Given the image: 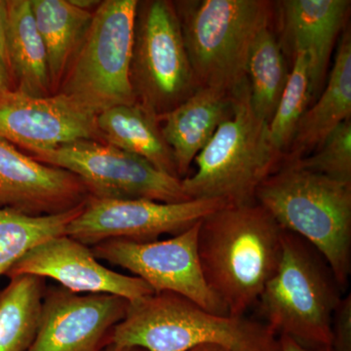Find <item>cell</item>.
<instances>
[{
  "label": "cell",
  "instance_id": "obj_18",
  "mask_svg": "<svg viewBox=\"0 0 351 351\" xmlns=\"http://www.w3.org/2000/svg\"><path fill=\"white\" fill-rule=\"evenodd\" d=\"M350 117L351 38L350 31H346L339 41L326 85L317 101L307 108L300 120L283 161H297L313 154Z\"/></svg>",
  "mask_w": 351,
  "mask_h": 351
},
{
  "label": "cell",
  "instance_id": "obj_9",
  "mask_svg": "<svg viewBox=\"0 0 351 351\" xmlns=\"http://www.w3.org/2000/svg\"><path fill=\"white\" fill-rule=\"evenodd\" d=\"M29 152L39 162L80 178L92 197L144 198L163 203L191 200L184 193L181 179L157 170L142 157L106 143L78 140L55 149Z\"/></svg>",
  "mask_w": 351,
  "mask_h": 351
},
{
  "label": "cell",
  "instance_id": "obj_24",
  "mask_svg": "<svg viewBox=\"0 0 351 351\" xmlns=\"http://www.w3.org/2000/svg\"><path fill=\"white\" fill-rule=\"evenodd\" d=\"M84 204L45 216L0 209V276H5L14 263L34 247L66 234L69 223L82 212Z\"/></svg>",
  "mask_w": 351,
  "mask_h": 351
},
{
  "label": "cell",
  "instance_id": "obj_32",
  "mask_svg": "<svg viewBox=\"0 0 351 351\" xmlns=\"http://www.w3.org/2000/svg\"><path fill=\"white\" fill-rule=\"evenodd\" d=\"M189 351H232L228 350V348H223V346L217 345H202L196 346L193 350Z\"/></svg>",
  "mask_w": 351,
  "mask_h": 351
},
{
  "label": "cell",
  "instance_id": "obj_17",
  "mask_svg": "<svg viewBox=\"0 0 351 351\" xmlns=\"http://www.w3.org/2000/svg\"><path fill=\"white\" fill-rule=\"evenodd\" d=\"M232 112L233 94L198 87L181 105L159 115L161 131L172 149L180 179L186 177L195 157Z\"/></svg>",
  "mask_w": 351,
  "mask_h": 351
},
{
  "label": "cell",
  "instance_id": "obj_8",
  "mask_svg": "<svg viewBox=\"0 0 351 351\" xmlns=\"http://www.w3.org/2000/svg\"><path fill=\"white\" fill-rule=\"evenodd\" d=\"M130 80L136 101L158 117L197 89L174 1H138Z\"/></svg>",
  "mask_w": 351,
  "mask_h": 351
},
{
  "label": "cell",
  "instance_id": "obj_26",
  "mask_svg": "<svg viewBox=\"0 0 351 351\" xmlns=\"http://www.w3.org/2000/svg\"><path fill=\"white\" fill-rule=\"evenodd\" d=\"M293 162L335 181L351 184V120L339 124L313 154Z\"/></svg>",
  "mask_w": 351,
  "mask_h": 351
},
{
  "label": "cell",
  "instance_id": "obj_13",
  "mask_svg": "<svg viewBox=\"0 0 351 351\" xmlns=\"http://www.w3.org/2000/svg\"><path fill=\"white\" fill-rule=\"evenodd\" d=\"M36 276L57 281L76 294L119 295L132 302L154 294L142 279L105 267L91 248L68 235L38 245L14 263L5 276Z\"/></svg>",
  "mask_w": 351,
  "mask_h": 351
},
{
  "label": "cell",
  "instance_id": "obj_31",
  "mask_svg": "<svg viewBox=\"0 0 351 351\" xmlns=\"http://www.w3.org/2000/svg\"><path fill=\"white\" fill-rule=\"evenodd\" d=\"M71 4L82 9V10L89 11V12H94L97 7L100 5L101 1L98 0H69Z\"/></svg>",
  "mask_w": 351,
  "mask_h": 351
},
{
  "label": "cell",
  "instance_id": "obj_25",
  "mask_svg": "<svg viewBox=\"0 0 351 351\" xmlns=\"http://www.w3.org/2000/svg\"><path fill=\"white\" fill-rule=\"evenodd\" d=\"M293 60V69L289 73L287 83L269 122L270 140L283 156L290 147L300 120L313 101L306 55L297 52Z\"/></svg>",
  "mask_w": 351,
  "mask_h": 351
},
{
  "label": "cell",
  "instance_id": "obj_4",
  "mask_svg": "<svg viewBox=\"0 0 351 351\" xmlns=\"http://www.w3.org/2000/svg\"><path fill=\"white\" fill-rule=\"evenodd\" d=\"M283 154L269 137V122L252 108L248 80L233 93V112L195 157L197 169L182 179L189 199L228 205L256 203L261 184L279 167Z\"/></svg>",
  "mask_w": 351,
  "mask_h": 351
},
{
  "label": "cell",
  "instance_id": "obj_22",
  "mask_svg": "<svg viewBox=\"0 0 351 351\" xmlns=\"http://www.w3.org/2000/svg\"><path fill=\"white\" fill-rule=\"evenodd\" d=\"M46 279L19 276L0 292V351H27L36 339Z\"/></svg>",
  "mask_w": 351,
  "mask_h": 351
},
{
  "label": "cell",
  "instance_id": "obj_5",
  "mask_svg": "<svg viewBox=\"0 0 351 351\" xmlns=\"http://www.w3.org/2000/svg\"><path fill=\"white\" fill-rule=\"evenodd\" d=\"M198 87L233 94L247 80L252 47L271 24L274 4L265 0L174 1Z\"/></svg>",
  "mask_w": 351,
  "mask_h": 351
},
{
  "label": "cell",
  "instance_id": "obj_28",
  "mask_svg": "<svg viewBox=\"0 0 351 351\" xmlns=\"http://www.w3.org/2000/svg\"><path fill=\"white\" fill-rule=\"evenodd\" d=\"M7 36H8V3L7 0H0V64L9 73Z\"/></svg>",
  "mask_w": 351,
  "mask_h": 351
},
{
  "label": "cell",
  "instance_id": "obj_7",
  "mask_svg": "<svg viewBox=\"0 0 351 351\" xmlns=\"http://www.w3.org/2000/svg\"><path fill=\"white\" fill-rule=\"evenodd\" d=\"M138 0H105L71 59L56 94L98 115L136 101L130 80Z\"/></svg>",
  "mask_w": 351,
  "mask_h": 351
},
{
  "label": "cell",
  "instance_id": "obj_27",
  "mask_svg": "<svg viewBox=\"0 0 351 351\" xmlns=\"http://www.w3.org/2000/svg\"><path fill=\"white\" fill-rule=\"evenodd\" d=\"M332 351H351V295L341 298L332 318Z\"/></svg>",
  "mask_w": 351,
  "mask_h": 351
},
{
  "label": "cell",
  "instance_id": "obj_23",
  "mask_svg": "<svg viewBox=\"0 0 351 351\" xmlns=\"http://www.w3.org/2000/svg\"><path fill=\"white\" fill-rule=\"evenodd\" d=\"M289 77L287 64L271 24L260 32L252 47L247 80L254 112L269 122Z\"/></svg>",
  "mask_w": 351,
  "mask_h": 351
},
{
  "label": "cell",
  "instance_id": "obj_2",
  "mask_svg": "<svg viewBox=\"0 0 351 351\" xmlns=\"http://www.w3.org/2000/svg\"><path fill=\"white\" fill-rule=\"evenodd\" d=\"M110 343L145 351H189L202 345L232 351H280L278 337L265 323L212 313L171 292L129 302Z\"/></svg>",
  "mask_w": 351,
  "mask_h": 351
},
{
  "label": "cell",
  "instance_id": "obj_30",
  "mask_svg": "<svg viewBox=\"0 0 351 351\" xmlns=\"http://www.w3.org/2000/svg\"><path fill=\"white\" fill-rule=\"evenodd\" d=\"M13 90L12 82L10 75L7 73L5 69L0 64V95Z\"/></svg>",
  "mask_w": 351,
  "mask_h": 351
},
{
  "label": "cell",
  "instance_id": "obj_29",
  "mask_svg": "<svg viewBox=\"0 0 351 351\" xmlns=\"http://www.w3.org/2000/svg\"><path fill=\"white\" fill-rule=\"evenodd\" d=\"M278 341L280 351H332L331 348H308L287 336H279Z\"/></svg>",
  "mask_w": 351,
  "mask_h": 351
},
{
  "label": "cell",
  "instance_id": "obj_20",
  "mask_svg": "<svg viewBox=\"0 0 351 351\" xmlns=\"http://www.w3.org/2000/svg\"><path fill=\"white\" fill-rule=\"evenodd\" d=\"M7 51L13 90L32 97L50 96L47 54L32 14L31 0H7Z\"/></svg>",
  "mask_w": 351,
  "mask_h": 351
},
{
  "label": "cell",
  "instance_id": "obj_11",
  "mask_svg": "<svg viewBox=\"0 0 351 351\" xmlns=\"http://www.w3.org/2000/svg\"><path fill=\"white\" fill-rule=\"evenodd\" d=\"M228 205L219 199L163 203L144 198L103 199L89 196L82 212L69 223L66 235L88 247L112 239L154 241L164 234L184 232Z\"/></svg>",
  "mask_w": 351,
  "mask_h": 351
},
{
  "label": "cell",
  "instance_id": "obj_15",
  "mask_svg": "<svg viewBox=\"0 0 351 351\" xmlns=\"http://www.w3.org/2000/svg\"><path fill=\"white\" fill-rule=\"evenodd\" d=\"M88 197L73 173L39 162L0 138V209L45 216L80 206Z\"/></svg>",
  "mask_w": 351,
  "mask_h": 351
},
{
  "label": "cell",
  "instance_id": "obj_19",
  "mask_svg": "<svg viewBox=\"0 0 351 351\" xmlns=\"http://www.w3.org/2000/svg\"><path fill=\"white\" fill-rule=\"evenodd\" d=\"M96 125L101 142L142 157L157 170L179 178L158 115L142 104L135 101L104 110L97 115Z\"/></svg>",
  "mask_w": 351,
  "mask_h": 351
},
{
  "label": "cell",
  "instance_id": "obj_33",
  "mask_svg": "<svg viewBox=\"0 0 351 351\" xmlns=\"http://www.w3.org/2000/svg\"><path fill=\"white\" fill-rule=\"evenodd\" d=\"M103 351H145L143 348H130V346H119L112 345H108L104 348Z\"/></svg>",
  "mask_w": 351,
  "mask_h": 351
},
{
  "label": "cell",
  "instance_id": "obj_14",
  "mask_svg": "<svg viewBox=\"0 0 351 351\" xmlns=\"http://www.w3.org/2000/svg\"><path fill=\"white\" fill-rule=\"evenodd\" d=\"M0 138L27 152L78 140L101 142L96 115L68 97H32L16 90L0 95Z\"/></svg>",
  "mask_w": 351,
  "mask_h": 351
},
{
  "label": "cell",
  "instance_id": "obj_16",
  "mask_svg": "<svg viewBox=\"0 0 351 351\" xmlns=\"http://www.w3.org/2000/svg\"><path fill=\"white\" fill-rule=\"evenodd\" d=\"M350 0H283L278 12L282 50L306 55L311 97L317 99L326 83L328 69L339 32L350 14Z\"/></svg>",
  "mask_w": 351,
  "mask_h": 351
},
{
  "label": "cell",
  "instance_id": "obj_1",
  "mask_svg": "<svg viewBox=\"0 0 351 351\" xmlns=\"http://www.w3.org/2000/svg\"><path fill=\"white\" fill-rule=\"evenodd\" d=\"M283 232L257 202L228 205L201 219V269L228 315L245 316L257 304L280 263Z\"/></svg>",
  "mask_w": 351,
  "mask_h": 351
},
{
  "label": "cell",
  "instance_id": "obj_6",
  "mask_svg": "<svg viewBox=\"0 0 351 351\" xmlns=\"http://www.w3.org/2000/svg\"><path fill=\"white\" fill-rule=\"evenodd\" d=\"M343 289L314 247L284 230L282 257L258 304L265 324L308 348H331L332 318Z\"/></svg>",
  "mask_w": 351,
  "mask_h": 351
},
{
  "label": "cell",
  "instance_id": "obj_21",
  "mask_svg": "<svg viewBox=\"0 0 351 351\" xmlns=\"http://www.w3.org/2000/svg\"><path fill=\"white\" fill-rule=\"evenodd\" d=\"M32 14L45 46L51 93L56 94L76 50L91 24L93 12L69 0H31Z\"/></svg>",
  "mask_w": 351,
  "mask_h": 351
},
{
  "label": "cell",
  "instance_id": "obj_10",
  "mask_svg": "<svg viewBox=\"0 0 351 351\" xmlns=\"http://www.w3.org/2000/svg\"><path fill=\"white\" fill-rule=\"evenodd\" d=\"M200 221L170 239H112L91 249L98 260L129 270L154 293H175L210 313L228 315L223 302L210 290L201 269L197 250Z\"/></svg>",
  "mask_w": 351,
  "mask_h": 351
},
{
  "label": "cell",
  "instance_id": "obj_3",
  "mask_svg": "<svg viewBox=\"0 0 351 351\" xmlns=\"http://www.w3.org/2000/svg\"><path fill=\"white\" fill-rule=\"evenodd\" d=\"M256 202L282 230L314 247L345 290L351 274V184L283 161L261 184Z\"/></svg>",
  "mask_w": 351,
  "mask_h": 351
},
{
  "label": "cell",
  "instance_id": "obj_12",
  "mask_svg": "<svg viewBox=\"0 0 351 351\" xmlns=\"http://www.w3.org/2000/svg\"><path fill=\"white\" fill-rule=\"evenodd\" d=\"M128 304L119 295L47 288L38 332L27 351H103Z\"/></svg>",
  "mask_w": 351,
  "mask_h": 351
}]
</instances>
